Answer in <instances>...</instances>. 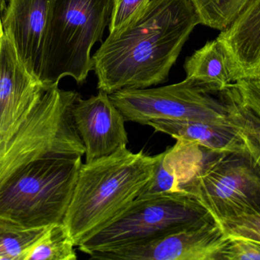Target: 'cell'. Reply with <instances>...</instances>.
<instances>
[{
  "label": "cell",
  "mask_w": 260,
  "mask_h": 260,
  "mask_svg": "<svg viewBox=\"0 0 260 260\" xmlns=\"http://www.w3.org/2000/svg\"><path fill=\"white\" fill-rule=\"evenodd\" d=\"M200 17L191 0H151L137 21L92 56L98 89L111 95L168 81Z\"/></svg>",
  "instance_id": "1"
},
{
  "label": "cell",
  "mask_w": 260,
  "mask_h": 260,
  "mask_svg": "<svg viewBox=\"0 0 260 260\" xmlns=\"http://www.w3.org/2000/svg\"><path fill=\"white\" fill-rule=\"evenodd\" d=\"M158 154L123 148L82 163L63 220L76 247L94 236L133 203L154 174Z\"/></svg>",
  "instance_id": "2"
},
{
  "label": "cell",
  "mask_w": 260,
  "mask_h": 260,
  "mask_svg": "<svg viewBox=\"0 0 260 260\" xmlns=\"http://www.w3.org/2000/svg\"><path fill=\"white\" fill-rule=\"evenodd\" d=\"M82 156L46 157L0 183V220L22 227L62 224L73 198Z\"/></svg>",
  "instance_id": "3"
},
{
  "label": "cell",
  "mask_w": 260,
  "mask_h": 260,
  "mask_svg": "<svg viewBox=\"0 0 260 260\" xmlns=\"http://www.w3.org/2000/svg\"><path fill=\"white\" fill-rule=\"evenodd\" d=\"M80 96L59 85L46 88L21 125L0 141V183L34 160L85 154L73 114Z\"/></svg>",
  "instance_id": "4"
},
{
  "label": "cell",
  "mask_w": 260,
  "mask_h": 260,
  "mask_svg": "<svg viewBox=\"0 0 260 260\" xmlns=\"http://www.w3.org/2000/svg\"><path fill=\"white\" fill-rule=\"evenodd\" d=\"M114 0H52L51 16L42 82L59 85L70 76L83 84L93 70L91 50L103 42Z\"/></svg>",
  "instance_id": "5"
},
{
  "label": "cell",
  "mask_w": 260,
  "mask_h": 260,
  "mask_svg": "<svg viewBox=\"0 0 260 260\" xmlns=\"http://www.w3.org/2000/svg\"><path fill=\"white\" fill-rule=\"evenodd\" d=\"M215 222L209 211L189 195L136 198L112 222L78 247L91 255L145 244L178 230Z\"/></svg>",
  "instance_id": "6"
},
{
  "label": "cell",
  "mask_w": 260,
  "mask_h": 260,
  "mask_svg": "<svg viewBox=\"0 0 260 260\" xmlns=\"http://www.w3.org/2000/svg\"><path fill=\"white\" fill-rule=\"evenodd\" d=\"M184 192L198 200L217 223L260 212V172L246 150L211 153Z\"/></svg>",
  "instance_id": "7"
},
{
  "label": "cell",
  "mask_w": 260,
  "mask_h": 260,
  "mask_svg": "<svg viewBox=\"0 0 260 260\" xmlns=\"http://www.w3.org/2000/svg\"><path fill=\"white\" fill-rule=\"evenodd\" d=\"M110 96L126 122L142 125L153 120L232 125L229 108L218 94L187 78L165 86L119 90Z\"/></svg>",
  "instance_id": "8"
},
{
  "label": "cell",
  "mask_w": 260,
  "mask_h": 260,
  "mask_svg": "<svg viewBox=\"0 0 260 260\" xmlns=\"http://www.w3.org/2000/svg\"><path fill=\"white\" fill-rule=\"evenodd\" d=\"M229 241L217 222L189 227L145 244L89 255L102 260H222Z\"/></svg>",
  "instance_id": "9"
},
{
  "label": "cell",
  "mask_w": 260,
  "mask_h": 260,
  "mask_svg": "<svg viewBox=\"0 0 260 260\" xmlns=\"http://www.w3.org/2000/svg\"><path fill=\"white\" fill-rule=\"evenodd\" d=\"M47 87L27 68L4 30L0 41V141L21 125Z\"/></svg>",
  "instance_id": "10"
},
{
  "label": "cell",
  "mask_w": 260,
  "mask_h": 260,
  "mask_svg": "<svg viewBox=\"0 0 260 260\" xmlns=\"http://www.w3.org/2000/svg\"><path fill=\"white\" fill-rule=\"evenodd\" d=\"M73 119L85 149L86 163L108 157L129 143L125 120L109 94L100 91L73 107Z\"/></svg>",
  "instance_id": "11"
},
{
  "label": "cell",
  "mask_w": 260,
  "mask_h": 260,
  "mask_svg": "<svg viewBox=\"0 0 260 260\" xmlns=\"http://www.w3.org/2000/svg\"><path fill=\"white\" fill-rule=\"evenodd\" d=\"M52 0H8L3 13V29L12 37L27 68L41 81L51 16Z\"/></svg>",
  "instance_id": "12"
},
{
  "label": "cell",
  "mask_w": 260,
  "mask_h": 260,
  "mask_svg": "<svg viewBox=\"0 0 260 260\" xmlns=\"http://www.w3.org/2000/svg\"><path fill=\"white\" fill-rule=\"evenodd\" d=\"M158 154L154 174L136 198L187 195L184 188L200 172L211 152L186 139Z\"/></svg>",
  "instance_id": "13"
},
{
  "label": "cell",
  "mask_w": 260,
  "mask_h": 260,
  "mask_svg": "<svg viewBox=\"0 0 260 260\" xmlns=\"http://www.w3.org/2000/svg\"><path fill=\"white\" fill-rule=\"evenodd\" d=\"M217 38L233 55L241 79L260 78V0H251Z\"/></svg>",
  "instance_id": "14"
},
{
  "label": "cell",
  "mask_w": 260,
  "mask_h": 260,
  "mask_svg": "<svg viewBox=\"0 0 260 260\" xmlns=\"http://www.w3.org/2000/svg\"><path fill=\"white\" fill-rule=\"evenodd\" d=\"M187 79H192L213 94L241 79L239 68L222 41H208L185 61Z\"/></svg>",
  "instance_id": "15"
},
{
  "label": "cell",
  "mask_w": 260,
  "mask_h": 260,
  "mask_svg": "<svg viewBox=\"0 0 260 260\" xmlns=\"http://www.w3.org/2000/svg\"><path fill=\"white\" fill-rule=\"evenodd\" d=\"M157 132L173 138L191 140L214 154L241 152L244 140L233 125H219L194 121L153 120L147 124Z\"/></svg>",
  "instance_id": "16"
},
{
  "label": "cell",
  "mask_w": 260,
  "mask_h": 260,
  "mask_svg": "<svg viewBox=\"0 0 260 260\" xmlns=\"http://www.w3.org/2000/svg\"><path fill=\"white\" fill-rule=\"evenodd\" d=\"M218 95L228 105L232 124L239 131L246 151L260 172V119L242 103L235 83Z\"/></svg>",
  "instance_id": "17"
},
{
  "label": "cell",
  "mask_w": 260,
  "mask_h": 260,
  "mask_svg": "<svg viewBox=\"0 0 260 260\" xmlns=\"http://www.w3.org/2000/svg\"><path fill=\"white\" fill-rule=\"evenodd\" d=\"M75 247L63 223L52 224L27 250L24 260H76Z\"/></svg>",
  "instance_id": "18"
},
{
  "label": "cell",
  "mask_w": 260,
  "mask_h": 260,
  "mask_svg": "<svg viewBox=\"0 0 260 260\" xmlns=\"http://www.w3.org/2000/svg\"><path fill=\"white\" fill-rule=\"evenodd\" d=\"M47 227L30 228L0 220V260H24Z\"/></svg>",
  "instance_id": "19"
},
{
  "label": "cell",
  "mask_w": 260,
  "mask_h": 260,
  "mask_svg": "<svg viewBox=\"0 0 260 260\" xmlns=\"http://www.w3.org/2000/svg\"><path fill=\"white\" fill-rule=\"evenodd\" d=\"M251 0H191L201 24L221 31L227 28Z\"/></svg>",
  "instance_id": "20"
},
{
  "label": "cell",
  "mask_w": 260,
  "mask_h": 260,
  "mask_svg": "<svg viewBox=\"0 0 260 260\" xmlns=\"http://www.w3.org/2000/svg\"><path fill=\"white\" fill-rule=\"evenodd\" d=\"M151 0H114L109 37H115L139 19Z\"/></svg>",
  "instance_id": "21"
},
{
  "label": "cell",
  "mask_w": 260,
  "mask_h": 260,
  "mask_svg": "<svg viewBox=\"0 0 260 260\" xmlns=\"http://www.w3.org/2000/svg\"><path fill=\"white\" fill-rule=\"evenodd\" d=\"M218 224L229 236L260 241V212L235 217Z\"/></svg>",
  "instance_id": "22"
},
{
  "label": "cell",
  "mask_w": 260,
  "mask_h": 260,
  "mask_svg": "<svg viewBox=\"0 0 260 260\" xmlns=\"http://www.w3.org/2000/svg\"><path fill=\"white\" fill-rule=\"evenodd\" d=\"M222 260H260V241L229 236Z\"/></svg>",
  "instance_id": "23"
},
{
  "label": "cell",
  "mask_w": 260,
  "mask_h": 260,
  "mask_svg": "<svg viewBox=\"0 0 260 260\" xmlns=\"http://www.w3.org/2000/svg\"><path fill=\"white\" fill-rule=\"evenodd\" d=\"M235 85L242 103L260 119V78L239 79Z\"/></svg>",
  "instance_id": "24"
},
{
  "label": "cell",
  "mask_w": 260,
  "mask_h": 260,
  "mask_svg": "<svg viewBox=\"0 0 260 260\" xmlns=\"http://www.w3.org/2000/svg\"><path fill=\"white\" fill-rule=\"evenodd\" d=\"M6 0H0V41H1L2 36L4 32L3 25V13L4 12L5 8H6Z\"/></svg>",
  "instance_id": "25"
}]
</instances>
